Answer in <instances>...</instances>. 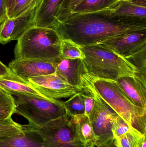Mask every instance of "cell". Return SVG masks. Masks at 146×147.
I'll list each match as a JSON object with an SVG mask.
<instances>
[{
    "instance_id": "1",
    "label": "cell",
    "mask_w": 146,
    "mask_h": 147,
    "mask_svg": "<svg viewBox=\"0 0 146 147\" xmlns=\"http://www.w3.org/2000/svg\"><path fill=\"white\" fill-rule=\"evenodd\" d=\"M51 28L61 40L69 39L81 47L98 45L103 40L132 32H146L145 22L94 17L55 22Z\"/></svg>"
},
{
    "instance_id": "2",
    "label": "cell",
    "mask_w": 146,
    "mask_h": 147,
    "mask_svg": "<svg viewBox=\"0 0 146 147\" xmlns=\"http://www.w3.org/2000/svg\"><path fill=\"white\" fill-rule=\"evenodd\" d=\"M81 79L82 86L84 84L92 89L131 128L146 134V109L135 105L117 81L99 78L87 71Z\"/></svg>"
},
{
    "instance_id": "3",
    "label": "cell",
    "mask_w": 146,
    "mask_h": 147,
    "mask_svg": "<svg viewBox=\"0 0 146 147\" xmlns=\"http://www.w3.org/2000/svg\"><path fill=\"white\" fill-rule=\"evenodd\" d=\"M61 40L53 28L32 27L18 40L14 51L15 58L57 63L61 59Z\"/></svg>"
},
{
    "instance_id": "4",
    "label": "cell",
    "mask_w": 146,
    "mask_h": 147,
    "mask_svg": "<svg viewBox=\"0 0 146 147\" xmlns=\"http://www.w3.org/2000/svg\"><path fill=\"white\" fill-rule=\"evenodd\" d=\"M87 72L99 78L116 80L126 76L135 77L137 68L127 60L99 45L81 47Z\"/></svg>"
},
{
    "instance_id": "5",
    "label": "cell",
    "mask_w": 146,
    "mask_h": 147,
    "mask_svg": "<svg viewBox=\"0 0 146 147\" xmlns=\"http://www.w3.org/2000/svg\"><path fill=\"white\" fill-rule=\"evenodd\" d=\"M13 98L15 113L25 117L35 128L66 114L63 102L32 94L9 92Z\"/></svg>"
},
{
    "instance_id": "6",
    "label": "cell",
    "mask_w": 146,
    "mask_h": 147,
    "mask_svg": "<svg viewBox=\"0 0 146 147\" xmlns=\"http://www.w3.org/2000/svg\"><path fill=\"white\" fill-rule=\"evenodd\" d=\"M42 147H85L76 134L71 117L67 114L37 128Z\"/></svg>"
},
{
    "instance_id": "7",
    "label": "cell",
    "mask_w": 146,
    "mask_h": 147,
    "mask_svg": "<svg viewBox=\"0 0 146 147\" xmlns=\"http://www.w3.org/2000/svg\"><path fill=\"white\" fill-rule=\"evenodd\" d=\"M81 89L83 92L90 93L94 97L95 103L89 117L97 138L96 146L104 147L114 139L111 130L112 122L117 115L91 87L83 84Z\"/></svg>"
},
{
    "instance_id": "8",
    "label": "cell",
    "mask_w": 146,
    "mask_h": 147,
    "mask_svg": "<svg viewBox=\"0 0 146 147\" xmlns=\"http://www.w3.org/2000/svg\"><path fill=\"white\" fill-rule=\"evenodd\" d=\"M43 0H36L25 12L15 18L7 17L0 24V43L3 45L18 40L27 30L34 26L36 12Z\"/></svg>"
},
{
    "instance_id": "9",
    "label": "cell",
    "mask_w": 146,
    "mask_h": 147,
    "mask_svg": "<svg viewBox=\"0 0 146 147\" xmlns=\"http://www.w3.org/2000/svg\"><path fill=\"white\" fill-rule=\"evenodd\" d=\"M29 84L43 96L49 99L70 97L80 89L69 84L55 73L28 79Z\"/></svg>"
},
{
    "instance_id": "10",
    "label": "cell",
    "mask_w": 146,
    "mask_h": 147,
    "mask_svg": "<svg viewBox=\"0 0 146 147\" xmlns=\"http://www.w3.org/2000/svg\"><path fill=\"white\" fill-rule=\"evenodd\" d=\"M99 45L123 57L146 45V32H132L109 38Z\"/></svg>"
},
{
    "instance_id": "11",
    "label": "cell",
    "mask_w": 146,
    "mask_h": 147,
    "mask_svg": "<svg viewBox=\"0 0 146 147\" xmlns=\"http://www.w3.org/2000/svg\"><path fill=\"white\" fill-rule=\"evenodd\" d=\"M56 63L35 59H15L9 64L12 73L25 82L33 77L55 73Z\"/></svg>"
},
{
    "instance_id": "12",
    "label": "cell",
    "mask_w": 146,
    "mask_h": 147,
    "mask_svg": "<svg viewBox=\"0 0 146 147\" xmlns=\"http://www.w3.org/2000/svg\"><path fill=\"white\" fill-rule=\"evenodd\" d=\"M87 71L84 61L80 59H61L56 65V74L81 92V77Z\"/></svg>"
},
{
    "instance_id": "13",
    "label": "cell",
    "mask_w": 146,
    "mask_h": 147,
    "mask_svg": "<svg viewBox=\"0 0 146 147\" xmlns=\"http://www.w3.org/2000/svg\"><path fill=\"white\" fill-rule=\"evenodd\" d=\"M116 81L135 105L146 109V85L136 76L121 77Z\"/></svg>"
},
{
    "instance_id": "14",
    "label": "cell",
    "mask_w": 146,
    "mask_h": 147,
    "mask_svg": "<svg viewBox=\"0 0 146 147\" xmlns=\"http://www.w3.org/2000/svg\"><path fill=\"white\" fill-rule=\"evenodd\" d=\"M77 135L85 147L96 146L97 138L89 117L85 114L71 117Z\"/></svg>"
},
{
    "instance_id": "15",
    "label": "cell",
    "mask_w": 146,
    "mask_h": 147,
    "mask_svg": "<svg viewBox=\"0 0 146 147\" xmlns=\"http://www.w3.org/2000/svg\"><path fill=\"white\" fill-rule=\"evenodd\" d=\"M61 0H43L36 12L34 26L51 28Z\"/></svg>"
},
{
    "instance_id": "16",
    "label": "cell",
    "mask_w": 146,
    "mask_h": 147,
    "mask_svg": "<svg viewBox=\"0 0 146 147\" xmlns=\"http://www.w3.org/2000/svg\"><path fill=\"white\" fill-rule=\"evenodd\" d=\"M0 87L8 92L32 94L44 97L29 83L20 78L12 72L8 75L0 77Z\"/></svg>"
},
{
    "instance_id": "17",
    "label": "cell",
    "mask_w": 146,
    "mask_h": 147,
    "mask_svg": "<svg viewBox=\"0 0 146 147\" xmlns=\"http://www.w3.org/2000/svg\"><path fill=\"white\" fill-rule=\"evenodd\" d=\"M23 135L0 147H42V138L36 128L29 124L23 125Z\"/></svg>"
},
{
    "instance_id": "18",
    "label": "cell",
    "mask_w": 146,
    "mask_h": 147,
    "mask_svg": "<svg viewBox=\"0 0 146 147\" xmlns=\"http://www.w3.org/2000/svg\"><path fill=\"white\" fill-rule=\"evenodd\" d=\"M23 125L15 122L12 117L0 120V146L24 134Z\"/></svg>"
},
{
    "instance_id": "19",
    "label": "cell",
    "mask_w": 146,
    "mask_h": 147,
    "mask_svg": "<svg viewBox=\"0 0 146 147\" xmlns=\"http://www.w3.org/2000/svg\"><path fill=\"white\" fill-rule=\"evenodd\" d=\"M121 3L115 8L111 9L113 10L111 13L113 15L146 18V7L133 4L129 1Z\"/></svg>"
},
{
    "instance_id": "20",
    "label": "cell",
    "mask_w": 146,
    "mask_h": 147,
    "mask_svg": "<svg viewBox=\"0 0 146 147\" xmlns=\"http://www.w3.org/2000/svg\"><path fill=\"white\" fill-rule=\"evenodd\" d=\"M124 58L137 68L139 73L136 77L146 85V45Z\"/></svg>"
},
{
    "instance_id": "21",
    "label": "cell",
    "mask_w": 146,
    "mask_h": 147,
    "mask_svg": "<svg viewBox=\"0 0 146 147\" xmlns=\"http://www.w3.org/2000/svg\"><path fill=\"white\" fill-rule=\"evenodd\" d=\"M146 141V135L142 134L134 129L117 139L114 142L117 147H141Z\"/></svg>"
},
{
    "instance_id": "22",
    "label": "cell",
    "mask_w": 146,
    "mask_h": 147,
    "mask_svg": "<svg viewBox=\"0 0 146 147\" xmlns=\"http://www.w3.org/2000/svg\"><path fill=\"white\" fill-rule=\"evenodd\" d=\"M63 103L67 115L72 117L85 114V101L82 92L71 96Z\"/></svg>"
},
{
    "instance_id": "23",
    "label": "cell",
    "mask_w": 146,
    "mask_h": 147,
    "mask_svg": "<svg viewBox=\"0 0 146 147\" xmlns=\"http://www.w3.org/2000/svg\"><path fill=\"white\" fill-rule=\"evenodd\" d=\"M61 59H84L85 55L81 47L70 40H62L60 51Z\"/></svg>"
},
{
    "instance_id": "24",
    "label": "cell",
    "mask_w": 146,
    "mask_h": 147,
    "mask_svg": "<svg viewBox=\"0 0 146 147\" xmlns=\"http://www.w3.org/2000/svg\"><path fill=\"white\" fill-rule=\"evenodd\" d=\"M15 111V104L13 96L0 87V120L12 117Z\"/></svg>"
},
{
    "instance_id": "25",
    "label": "cell",
    "mask_w": 146,
    "mask_h": 147,
    "mask_svg": "<svg viewBox=\"0 0 146 147\" xmlns=\"http://www.w3.org/2000/svg\"><path fill=\"white\" fill-rule=\"evenodd\" d=\"M110 0H83L71 13H87L104 9L110 3Z\"/></svg>"
},
{
    "instance_id": "26",
    "label": "cell",
    "mask_w": 146,
    "mask_h": 147,
    "mask_svg": "<svg viewBox=\"0 0 146 147\" xmlns=\"http://www.w3.org/2000/svg\"><path fill=\"white\" fill-rule=\"evenodd\" d=\"M36 0H16L7 10L9 19L15 18L25 12Z\"/></svg>"
},
{
    "instance_id": "27",
    "label": "cell",
    "mask_w": 146,
    "mask_h": 147,
    "mask_svg": "<svg viewBox=\"0 0 146 147\" xmlns=\"http://www.w3.org/2000/svg\"><path fill=\"white\" fill-rule=\"evenodd\" d=\"M131 129L132 128L118 115L113 120L111 130L114 139H117L125 134Z\"/></svg>"
},
{
    "instance_id": "28",
    "label": "cell",
    "mask_w": 146,
    "mask_h": 147,
    "mask_svg": "<svg viewBox=\"0 0 146 147\" xmlns=\"http://www.w3.org/2000/svg\"><path fill=\"white\" fill-rule=\"evenodd\" d=\"M83 93L85 101V114L89 117L94 106L95 99L93 96L90 93L84 92Z\"/></svg>"
},
{
    "instance_id": "29",
    "label": "cell",
    "mask_w": 146,
    "mask_h": 147,
    "mask_svg": "<svg viewBox=\"0 0 146 147\" xmlns=\"http://www.w3.org/2000/svg\"><path fill=\"white\" fill-rule=\"evenodd\" d=\"M7 17V10L5 0H0V24Z\"/></svg>"
},
{
    "instance_id": "30",
    "label": "cell",
    "mask_w": 146,
    "mask_h": 147,
    "mask_svg": "<svg viewBox=\"0 0 146 147\" xmlns=\"http://www.w3.org/2000/svg\"><path fill=\"white\" fill-rule=\"evenodd\" d=\"M83 1V0H70L67 6L68 12L71 13Z\"/></svg>"
},
{
    "instance_id": "31",
    "label": "cell",
    "mask_w": 146,
    "mask_h": 147,
    "mask_svg": "<svg viewBox=\"0 0 146 147\" xmlns=\"http://www.w3.org/2000/svg\"><path fill=\"white\" fill-rule=\"evenodd\" d=\"M12 73L8 67L0 61V77L8 75Z\"/></svg>"
},
{
    "instance_id": "32",
    "label": "cell",
    "mask_w": 146,
    "mask_h": 147,
    "mask_svg": "<svg viewBox=\"0 0 146 147\" xmlns=\"http://www.w3.org/2000/svg\"><path fill=\"white\" fill-rule=\"evenodd\" d=\"M16 0H5L7 10H8Z\"/></svg>"
},
{
    "instance_id": "33",
    "label": "cell",
    "mask_w": 146,
    "mask_h": 147,
    "mask_svg": "<svg viewBox=\"0 0 146 147\" xmlns=\"http://www.w3.org/2000/svg\"><path fill=\"white\" fill-rule=\"evenodd\" d=\"M117 147L115 144L114 142V139L111 140L109 143H107L104 147Z\"/></svg>"
},
{
    "instance_id": "34",
    "label": "cell",
    "mask_w": 146,
    "mask_h": 147,
    "mask_svg": "<svg viewBox=\"0 0 146 147\" xmlns=\"http://www.w3.org/2000/svg\"><path fill=\"white\" fill-rule=\"evenodd\" d=\"M128 1V0H114V3H119L125 1Z\"/></svg>"
},
{
    "instance_id": "35",
    "label": "cell",
    "mask_w": 146,
    "mask_h": 147,
    "mask_svg": "<svg viewBox=\"0 0 146 147\" xmlns=\"http://www.w3.org/2000/svg\"></svg>"
}]
</instances>
